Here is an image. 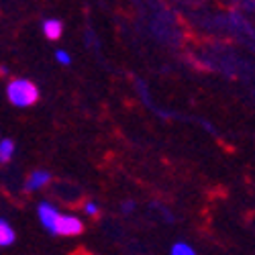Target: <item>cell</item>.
Listing matches in <instances>:
<instances>
[{"label":"cell","instance_id":"6da1fadb","mask_svg":"<svg viewBox=\"0 0 255 255\" xmlns=\"http://www.w3.org/2000/svg\"><path fill=\"white\" fill-rule=\"evenodd\" d=\"M6 96H8V102L16 106V109H29V106H33L39 100V88L31 80L14 78L6 86Z\"/></svg>","mask_w":255,"mask_h":255},{"label":"cell","instance_id":"7a4b0ae2","mask_svg":"<svg viewBox=\"0 0 255 255\" xmlns=\"http://www.w3.org/2000/svg\"><path fill=\"white\" fill-rule=\"evenodd\" d=\"M82 231H84V223L78 217H74V215H59L57 225H55V235L74 237V235H80Z\"/></svg>","mask_w":255,"mask_h":255},{"label":"cell","instance_id":"30bf717a","mask_svg":"<svg viewBox=\"0 0 255 255\" xmlns=\"http://www.w3.org/2000/svg\"><path fill=\"white\" fill-rule=\"evenodd\" d=\"M84 212L90 215V217H96L98 215V204L96 202H86V204H84Z\"/></svg>","mask_w":255,"mask_h":255},{"label":"cell","instance_id":"52a82bcc","mask_svg":"<svg viewBox=\"0 0 255 255\" xmlns=\"http://www.w3.org/2000/svg\"><path fill=\"white\" fill-rule=\"evenodd\" d=\"M14 155V141L12 139H2L0 141V161L8 163Z\"/></svg>","mask_w":255,"mask_h":255},{"label":"cell","instance_id":"5b68a950","mask_svg":"<svg viewBox=\"0 0 255 255\" xmlns=\"http://www.w3.org/2000/svg\"><path fill=\"white\" fill-rule=\"evenodd\" d=\"M41 29H43L45 39H49V41H57V39L61 37V33H63V23H61V20H57V18H47Z\"/></svg>","mask_w":255,"mask_h":255},{"label":"cell","instance_id":"277c9868","mask_svg":"<svg viewBox=\"0 0 255 255\" xmlns=\"http://www.w3.org/2000/svg\"><path fill=\"white\" fill-rule=\"evenodd\" d=\"M49 180H51L49 172H45V169H37V172H33V174L27 178L25 190H27V192H37V190L45 188V186L49 184Z\"/></svg>","mask_w":255,"mask_h":255},{"label":"cell","instance_id":"9c48e42d","mask_svg":"<svg viewBox=\"0 0 255 255\" xmlns=\"http://www.w3.org/2000/svg\"><path fill=\"white\" fill-rule=\"evenodd\" d=\"M55 59H57V63H61V66H70V63H72L70 53L63 51V49H57V51H55Z\"/></svg>","mask_w":255,"mask_h":255},{"label":"cell","instance_id":"8992f818","mask_svg":"<svg viewBox=\"0 0 255 255\" xmlns=\"http://www.w3.org/2000/svg\"><path fill=\"white\" fill-rule=\"evenodd\" d=\"M14 239H16L14 229L6 221H0V247H10Z\"/></svg>","mask_w":255,"mask_h":255},{"label":"cell","instance_id":"3957f363","mask_svg":"<svg viewBox=\"0 0 255 255\" xmlns=\"http://www.w3.org/2000/svg\"><path fill=\"white\" fill-rule=\"evenodd\" d=\"M37 215H39L41 225H43L51 233V235H55V225H57V219H59L61 212L53 204H49V202H41L39 208H37Z\"/></svg>","mask_w":255,"mask_h":255},{"label":"cell","instance_id":"ba28073f","mask_svg":"<svg viewBox=\"0 0 255 255\" xmlns=\"http://www.w3.org/2000/svg\"><path fill=\"white\" fill-rule=\"evenodd\" d=\"M172 253H174V255H194V249L190 247L188 243H174Z\"/></svg>","mask_w":255,"mask_h":255}]
</instances>
